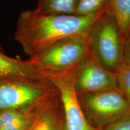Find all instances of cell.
<instances>
[{
  "label": "cell",
  "mask_w": 130,
  "mask_h": 130,
  "mask_svg": "<svg viewBox=\"0 0 130 130\" xmlns=\"http://www.w3.org/2000/svg\"><path fill=\"white\" fill-rule=\"evenodd\" d=\"M105 11L88 16L44 14L35 10L19 16L14 39L31 57L54 43L75 36H87L93 24Z\"/></svg>",
  "instance_id": "6da1fadb"
},
{
  "label": "cell",
  "mask_w": 130,
  "mask_h": 130,
  "mask_svg": "<svg viewBox=\"0 0 130 130\" xmlns=\"http://www.w3.org/2000/svg\"><path fill=\"white\" fill-rule=\"evenodd\" d=\"M89 51L86 37L75 36L54 43L28 60L47 79L74 72Z\"/></svg>",
  "instance_id": "7a4b0ae2"
},
{
  "label": "cell",
  "mask_w": 130,
  "mask_h": 130,
  "mask_svg": "<svg viewBox=\"0 0 130 130\" xmlns=\"http://www.w3.org/2000/svg\"><path fill=\"white\" fill-rule=\"evenodd\" d=\"M90 51L107 69L115 72L123 61V43L116 21L105 11L87 34Z\"/></svg>",
  "instance_id": "3957f363"
},
{
  "label": "cell",
  "mask_w": 130,
  "mask_h": 130,
  "mask_svg": "<svg viewBox=\"0 0 130 130\" xmlns=\"http://www.w3.org/2000/svg\"><path fill=\"white\" fill-rule=\"evenodd\" d=\"M57 92L55 86L46 78L0 79V112L37 104Z\"/></svg>",
  "instance_id": "277c9868"
},
{
  "label": "cell",
  "mask_w": 130,
  "mask_h": 130,
  "mask_svg": "<svg viewBox=\"0 0 130 130\" xmlns=\"http://www.w3.org/2000/svg\"><path fill=\"white\" fill-rule=\"evenodd\" d=\"M77 93L86 117L98 130L130 111V105L119 89Z\"/></svg>",
  "instance_id": "5b68a950"
},
{
  "label": "cell",
  "mask_w": 130,
  "mask_h": 130,
  "mask_svg": "<svg viewBox=\"0 0 130 130\" xmlns=\"http://www.w3.org/2000/svg\"><path fill=\"white\" fill-rule=\"evenodd\" d=\"M58 91L62 104L66 130H98L81 108L74 87V72L48 77Z\"/></svg>",
  "instance_id": "8992f818"
},
{
  "label": "cell",
  "mask_w": 130,
  "mask_h": 130,
  "mask_svg": "<svg viewBox=\"0 0 130 130\" xmlns=\"http://www.w3.org/2000/svg\"><path fill=\"white\" fill-rule=\"evenodd\" d=\"M74 82L77 93L118 89L115 72L105 68L90 50L74 72Z\"/></svg>",
  "instance_id": "52a82bcc"
},
{
  "label": "cell",
  "mask_w": 130,
  "mask_h": 130,
  "mask_svg": "<svg viewBox=\"0 0 130 130\" xmlns=\"http://www.w3.org/2000/svg\"><path fill=\"white\" fill-rule=\"evenodd\" d=\"M52 97L31 106L0 112V130H29Z\"/></svg>",
  "instance_id": "ba28073f"
},
{
  "label": "cell",
  "mask_w": 130,
  "mask_h": 130,
  "mask_svg": "<svg viewBox=\"0 0 130 130\" xmlns=\"http://www.w3.org/2000/svg\"><path fill=\"white\" fill-rule=\"evenodd\" d=\"M29 130H66L58 91L48 101Z\"/></svg>",
  "instance_id": "9c48e42d"
},
{
  "label": "cell",
  "mask_w": 130,
  "mask_h": 130,
  "mask_svg": "<svg viewBox=\"0 0 130 130\" xmlns=\"http://www.w3.org/2000/svg\"><path fill=\"white\" fill-rule=\"evenodd\" d=\"M9 77L46 78L29 60L10 57L0 50V79Z\"/></svg>",
  "instance_id": "30bf717a"
},
{
  "label": "cell",
  "mask_w": 130,
  "mask_h": 130,
  "mask_svg": "<svg viewBox=\"0 0 130 130\" xmlns=\"http://www.w3.org/2000/svg\"><path fill=\"white\" fill-rule=\"evenodd\" d=\"M105 9L116 21L124 43L130 34V0H109Z\"/></svg>",
  "instance_id": "8fae6325"
},
{
  "label": "cell",
  "mask_w": 130,
  "mask_h": 130,
  "mask_svg": "<svg viewBox=\"0 0 130 130\" xmlns=\"http://www.w3.org/2000/svg\"><path fill=\"white\" fill-rule=\"evenodd\" d=\"M79 0H37L36 11L44 14L74 15Z\"/></svg>",
  "instance_id": "7c38bea8"
},
{
  "label": "cell",
  "mask_w": 130,
  "mask_h": 130,
  "mask_svg": "<svg viewBox=\"0 0 130 130\" xmlns=\"http://www.w3.org/2000/svg\"><path fill=\"white\" fill-rule=\"evenodd\" d=\"M109 0H79L74 15L88 16L101 12L105 9Z\"/></svg>",
  "instance_id": "4fadbf2b"
},
{
  "label": "cell",
  "mask_w": 130,
  "mask_h": 130,
  "mask_svg": "<svg viewBox=\"0 0 130 130\" xmlns=\"http://www.w3.org/2000/svg\"><path fill=\"white\" fill-rule=\"evenodd\" d=\"M119 90L130 105V67L122 64L115 72Z\"/></svg>",
  "instance_id": "5bb4252c"
},
{
  "label": "cell",
  "mask_w": 130,
  "mask_h": 130,
  "mask_svg": "<svg viewBox=\"0 0 130 130\" xmlns=\"http://www.w3.org/2000/svg\"><path fill=\"white\" fill-rule=\"evenodd\" d=\"M101 130H130V111Z\"/></svg>",
  "instance_id": "9a60e30c"
},
{
  "label": "cell",
  "mask_w": 130,
  "mask_h": 130,
  "mask_svg": "<svg viewBox=\"0 0 130 130\" xmlns=\"http://www.w3.org/2000/svg\"><path fill=\"white\" fill-rule=\"evenodd\" d=\"M123 64L130 67V34L123 43Z\"/></svg>",
  "instance_id": "2e32d148"
},
{
  "label": "cell",
  "mask_w": 130,
  "mask_h": 130,
  "mask_svg": "<svg viewBox=\"0 0 130 130\" xmlns=\"http://www.w3.org/2000/svg\"><path fill=\"white\" fill-rule=\"evenodd\" d=\"M0 50H3L2 47H1V42H0Z\"/></svg>",
  "instance_id": "e0dca14e"
}]
</instances>
